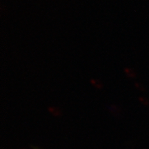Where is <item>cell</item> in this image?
Masks as SVG:
<instances>
[{
	"mask_svg": "<svg viewBox=\"0 0 149 149\" xmlns=\"http://www.w3.org/2000/svg\"><path fill=\"white\" fill-rule=\"evenodd\" d=\"M90 81H91V84H92L94 87H95L96 88L102 89V88H103V84H102L101 81H100L97 79H91Z\"/></svg>",
	"mask_w": 149,
	"mask_h": 149,
	"instance_id": "cell-1",
	"label": "cell"
},
{
	"mask_svg": "<svg viewBox=\"0 0 149 149\" xmlns=\"http://www.w3.org/2000/svg\"><path fill=\"white\" fill-rule=\"evenodd\" d=\"M124 72L126 74V75L128 76V77H134V74H133V72L130 69V68H127V67H126V68H124Z\"/></svg>",
	"mask_w": 149,
	"mask_h": 149,
	"instance_id": "cell-2",
	"label": "cell"
}]
</instances>
